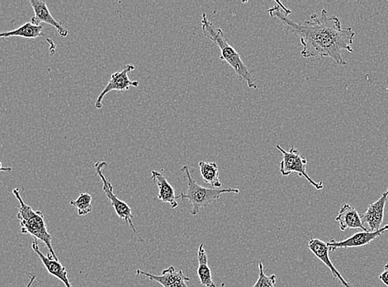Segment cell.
I'll return each mask as SVG.
<instances>
[{
  "label": "cell",
  "mask_w": 388,
  "mask_h": 287,
  "mask_svg": "<svg viewBox=\"0 0 388 287\" xmlns=\"http://www.w3.org/2000/svg\"><path fill=\"white\" fill-rule=\"evenodd\" d=\"M268 10L271 18L279 19L283 29L290 34L298 36L303 47L301 55L304 58H329L341 66L348 65L342 55L345 50L353 53L352 45L355 34L351 27H342L337 16H329L326 10L321 14L311 15L310 20L303 23L294 21L284 13L280 2Z\"/></svg>",
  "instance_id": "obj_1"
},
{
  "label": "cell",
  "mask_w": 388,
  "mask_h": 287,
  "mask_svg": "<svg viewBox=\"0 0 388 287\" xmlns=\"http://www.w3.org/2000/svg\"><path fill=\"white\" fill-rule=\"evenodd\" d=\"M201 23L204 37L214 42L221 51L220 60L227 62L237 73L239 79L247 84L248 87L250 89H257L254 75L251 74L248 66L243 62L241 55H239L237 50L228 42L223 30L219 29V27H216L214 23L207 18L205 13L203 14Z\"/></svg>",
  "instance_id": "obj_2"
},
{
  "label": "cell",
  "mask_w": 388,
  "mask_h": 287,
  "mask_svg": "<svg viewBox=\"0 0 388 287\" xmlns=\"http://www.w3.org/2000/svg\"><path fill=\"white\" fill-rule=\"evenodd\" d=\"M13 194L19 203L17 218L22 226V234H29L35 239L42 241L49 250L51 256L58 261L53 247V236L48 232L45 217L42 211L34 210L30 205H27L20 194L19 189H14Z\"/></svg>",
  "instance_id": "obj_3"
},
{
  "label": "cell",
  "mask_w": 388,
  "mask_h": 287,
  "mask_svg": "<svg viewBox=\"0 0 388 287\" xmlns=\"http://www.w3.org/2000/svg\"><path fill=\"white\" fill-rule=\"evenodd\" d=\"M180 171L186 174L187 190L186 194L182 192L178 197H176V199L177 200L178 199H182L183 201L187 200L191 203L192 206H193L190 211L191 215H197L200 210L206 208L211 203L217 201L223 194L234 193L238 195L240 193L239 189H210L200 186L192 177L190 166L187 165L183 166Z\"/></svg>",
  "instance_id": "obj_4"
},
{
  "label": "cell",
  "mask_w": 388,
  "mask_h": 287,
  "mask_svg": "<svg viewBox=\"0 0 388 287\" xmlns=\"http://www.w3.org/2000/svg\"><path fill=\"white\" fill-rule=\"evenodd\" d=\"M276 147L283 155L282 161L279 162V170L284 177L296 173L300 177L305 178L315 190H321L324 188L322 182H315L308 175L307 158L302 156L299 150L296 149L294 146L292 147L289 151L284 150L279 145Z\"/></svg>",
  "instance_id": "obj_5"
},
{
  "label": "cell",
  "mask_w": 388,
  "mask_h": 287,
  "mask_svg": "<svg viewBox=\"0 0 388 287\" xmlns=\"http://www.w3.org/2000/svg\"><path fill=\"white\" fill-rule=\"evenodd\" d=\"M107 163L106 162H99L95 163L94 167L100 179L103 182V190L105 192L106 197L111 201V205L114 207L116 214L120 219H123L124 221L127 223L128 225L131 227L135 235H137L140 242H144V239L142 238L141 235L138 232L137 229L135 228L133 225V219L134 215L133 214V210H131V207L127 204V203L120 200V199L114 194V190L113 185L111 182L107 180L105 177V174L103 173V169L107 166Z\"/></svg>",
  "instance_id": "obj_6"
},
{
  "label": "cell",
  "mask_w": 388,
  "mask_h": 287,
  "mask_svg": "<svg viewBox=\"0 0 388 287\" xmlns=\"http://www.w3.org/2000/svg\"><path fill=\"white\" fill-rule=\"evenodd\" d=\"M134 70L135 66L133 64H127V65L123 67L122 71L112 74L109 83H107L102 92L100 93L97 101L95 102L96 109H102L103 99L112 91L116 90L124 92V91L129 90L131 86L135 88L139 86L140 82L138 81H131L129 77H128V74Z\"/></svg>",
  "instance_id": "obj_7"
},
{
  "label": "cell",
  "mask_w": 388,
  "mask_h": 287,
  "mask_svg": "<svg viewBox=\"0 0 388 287\" xmlns=\"http://www.w3.org/2000/svg\"><path fill=\"white\" fill-rule=\"evenodd\" d=\"M387 231L388 225L383 227L378 231H375V232L363 231V232L356 233L352 235L351 237L345 239V240L337 242L335 241L334 239H331L329 242H326V245L332 252L339 249L361 248V247L370 245L376 238L387 233Z\"/></svg>",
  "instance_id": "obj_8"
},
{
  "label": "cell",
  "mask_w": 388,
  "mask_h": 287,
  "mask_svg": "<svg viewBox=\"0 0 388 287\" xmlns=\"http://www.w3.org/2000/svg\"><path fill=\"white\" fill-rule=\"evenodd\" d=\"M135 274L137 277L144 276L152 282H157L163 287H190L187 282H190V278L185 276L182 270L177 271L173 266L163 270L161 276H155L140 269L137 270Z\"/></svg>",
  "instance_id": "obj_9"
},
{
  "label": "cell",
  "mask_w": 388,
  "mask_h": 287,
  "mask_svg": "<svg viewBox=\"0 0 388 287\" xmlns=\"http://www.w3.org/2000/svg\"><path fill=\"white\" fill-rule=\"evenodd\" d=\"M388 188L377 201L371 203L365 214L361 217L363 226L370 232L381 229L384 219V211L388 200Z\"/></svg>",
  "instance_id": "obj_10"
},
{
  "label": "cell",
  "mask_w": 388,
  "mask_h": 287,
  "mask_svg": "<svg viewBox=\"0 0 388 287\" xmlns=\"http://www.w3.org/2000/svg\"><path fill=\"white\" fill-rule=\"evenodd\" d=\"M308 248H309L311 252L313 253L320 261L322 262L324 264L331 270L334 280H338L339 284L343 287H354L353 285L350 284V282H346L345 279H344L341 274L339 273V271L336 269L335 265H333V263L331 261L329 256L330 249L326 242H323L321 239L310 238L309 242H308Z\"/></svg>",
  "instance_id": "obj_11"
},
{
  "label": "cell",
  "mask_w": 388,
  "mask_h": 287,
  "mask_svg": "<svg viewBox=\"0 0 388 287\" xmlns=\"http://www.w3.org/2000/svg\"><path fill=\"white\" fill-rule=\"evenodd\" d=\"M29 3L34 11V16L31 18V23L38 26L41 25L42 23H47V25L55 27L62 38L67 37L69 31L64 27L62 23L57 22L53 18L45 1H43V0H30Z\"/></svg>",
  "instance_id": "obj_12"
},
{
  "label": "cell",
  "mask_w": 388,
  "mask_h": 287,
  "mask_svg": "<svg viewBox=\"0 0 388 287\" xmlns=\"http://www.w3.org/2000/svg\"><path fill=\"white\" fill-rule=\"evenodd\" d=\"M31 249H33L34 252L41 259L43 266H45L47 272L49 273L51 276L57 278L58 280L63 282V284L65 285L66 287H73L69 281V278H68V273L65 266L59 261L55 260L51 254H48L45 256V255L40 251L37 239H35L33 242Z\"/></svg>",
  "instance_id": "obj_13"
},
{
  "label": "cell",
  "mask_w": 388,
  "mask_h": 287,
  "mask_svg": "<svg viewBox=\"0 0 388 287\" xmlns=\"http://www.w3.org/2000/svg\"><path fill=\"white\" fill-rule=\"evenodd\" d=\"M151 179L157 185L159 189L158 200L170 204L171 209L178 208L177 199L175 197L174 187L170 184L165 175L157 171H151Z\"/></svg>",
  "instance_id": "obj_14"
},
{
  "label": "cell",
  "mask_w": 388,
  "mask_h": 287,
  "mask_svg": "<svg viewBox=\"0 0 388 287\" xmlns=\"http://www.w3.org/2000/svg\"><path fill=\"white\" fill-rule=\"evenodd\" d=\"M335 221L339 223V229L344 232L348 229H359L367 231L363 225L361 216L357 210L349 204H344Z\"/></svg>",
  "instance_id": "obj_15"
},
{
  "label": "cell",
  "mask_w": 388,
  "mask_h": 287,
  "mask_svg": "<svg viewBox=\"0 0 388 287\" xmlns=\"http://www.w3.org/2000/svg\"><path fill=\"white\" fill-rule=\"evenodd\" d=\"M198 268L197 270L200 284L205 287H217L213 280V274L209 265V258L204 245L199 246L198 251Z\"/></svg>",
  "instance_id": "obj_16"
},
{
  "label": "cell",
  "mask_w": 388,
  "mask_h": 287,
  "mask_svg": "<svg viewBox=\"0 0 388 287\" xmlns=\"http://www.w3.org/2000/svg\"><path fill=\"white\" fill-rule=\"evenodd\" d=\"M43 27L42 25H35L31 22L24 23L18 29L9 32H0V38L18 37L26 39H36L45 37L42 34Z\"/></svg>",
  "instance_id": "obj_17"
},
{
  "label": "cell",
  "mask_w": 388,
  "mask_h": 287,
  "mask_svg": "<svg viewBox=\"0 0 388 287\" xmlns=\"http://www.w3.org/2000/svg\"><path fill=\"white\" fill-rule=\"evenodd\" d=\"M200 175L203 181L215 189H220L222 182L219 180V170L217 163L201 161L198 163Z\"/></svg>",
  "instance_id": "obj_18"
},
{
  "label": "cell",
  "mask_w": 388,
  "mask_h": 287,
  "mask_svg": "<svg viewBox=\"0 0 388 287\" xmlns=\"http://www.w3.org/2000/svg\"><path fill=\"white\" fill-rule=\"evenodd\" d=\"M92 201H93V198L90 194L81 193L75 201H71L70 204L77 209L79 216H86L93 210Z\"/></svg>",
  "instance_id": "obj_19"
},
{
  "label": "cell",
  "mask_w": 388,
  "mask_h": 287,
  "mask_svg": "<svg viewBox=\"0 0 388 287\" xmlns=\"http://www.w3.org/2000/svg\"><path fill=\"white\" fill-rule=\"evenodd\" d=\"M276 280H277V277L275 275H271L270 277L266 276L263 263L259 262L258 281L252 287H275Z\"/></svg>",
  "instance_id": "obj_20"
},
{
  "label": "cell",
  "mask_w": 388,
  "mask_h": 287,
  "mask_svg": "<svg viewBox=\"0 0 388 287\" xmlns=\"http://www.w3.org/2000/svg\"><path fill=\"white\" fill-rule=\"evenodd\" d=\"M379 279L381 280L384 285L388 287V263L384 266V272L379 275Z\"/></svg>",
  "instance_id": "obj_21"
},
{
  "label": "cell",
  "mask_w": 388,
  "mask_h": 287,
  "mask_svg": "<svg viewBox=\"0 0 388 287\" xmlns=\"http://www.w3.org/2000/svg\"><path fill=\"white\" fill-rule=\"evenodd\" d=\"M29 276H30V281L29 282V284H27L26 287H35L33 286V285L37 277H36L34 274H31V273H29Z\"/></svg>",
  "instance_id": "obj_22"
},
{
  "label": "cell",
  "mask_w": 388,
  "mask_h": 287,
  "mask_svg": "<svg viewBox=\"0 0 388 287\" xmlns=\"http://www.w3.org/2000/svg\"><path fill=\"white\" fill-rule=\"evenodd\" d=\"M221 287H226L225 283H222V284L221 285Z\"/></svg>",
  "instance_id": "obj_23"
},
{
  "label": "cell",
  "mask_w": 388,
  "mask_h": 287,
  "mask_svg": "<svg viewBox=\"0 0 388 287\" xmlns=\"http://www.w3.org/2000/svg\"><path fill=\"white\" fill-rule=\"evenodd\" d=\"M387 93H388V86L387 87Z\"/></svg>",
  "instance_id": "obj_24"
}]
</instances>
